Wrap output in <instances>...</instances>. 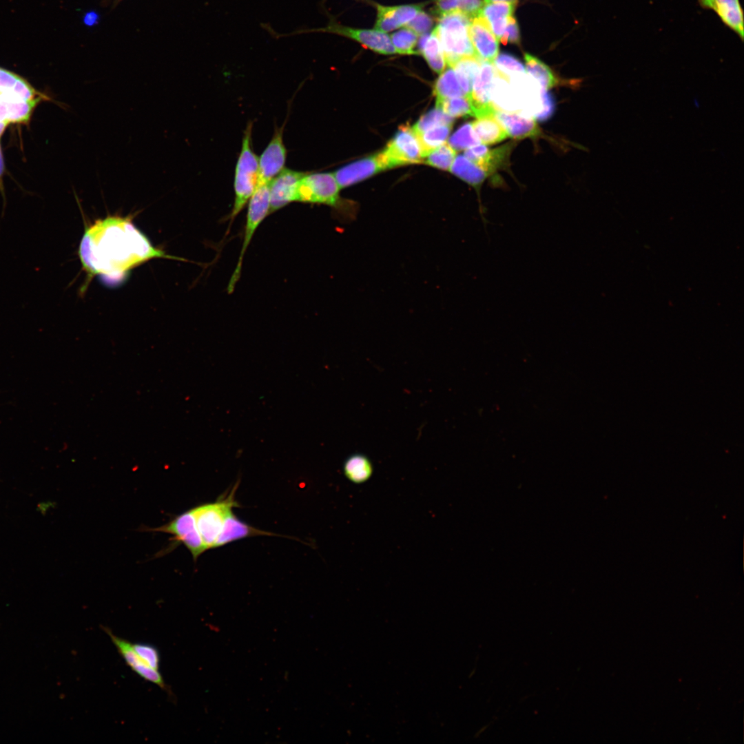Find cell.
<instances>
[{
	"mask_svg": "<svg viewBox=\"0 0 744 744\" xmlns=\"http://www.w3.org/2000/svg\"><path fill=\"white\" fill-rule=\"evenodd\" d=\"M131 218L107 216L87 227L79 256L87 276L121 280L127 271L154 258H174L154 247Z\"/></svg>",
	"mask_w": 744,
	"mask_h": 744,
	"instance_id": "obj_1",
	"label": "cell"
},
{
	"mask_svg": "<svg viewBox=\"0 0 744 744\" xmlns=\"http://www.w3.org/2000/svg\"><path fill=\"white\" fill-rule=\"evenodd\" d=\"M340 189L333 174L307 172L298 183L295 201L326 205L342 218L352 220L357 214L355 205L340 198Z\"/></svg>",
	"mask_w": 744,
	"mask_h": 744,
	"instance_id": "obj_2",
	"label": "cell"
},
{
	"mask_svg": "<svg viewBox=\"0 0 744 744\" xmlns=\"http://www.w3.org/2000/svg\"><path fill=\"white\" fill-rule=\"evenodd\" d=\"M252 122H249L244 130L241 150L236 163L234 174L235 198L229 215L231 223L254 193L258 181V157L252 149Z\"/></svg>",
	"mask_w": 744,
	"mask_h": 744,
	"instance_id": "obj_3",
	"label": "cell"
},
{
	"mask_svg": "<svg viewBox=\"0 0 744 744\" xmlns=\"http://www.w3.org/2000/svg\"><path fill=\"white\" fill-rule=\"evenodd\" d=\"M471 22V19L459 11L438 19L435 29L449 67L463 57L475 56L469 37Z\"/></svg>",
	"mask_w": 744,
	"mask_h": 744,
	"instance_id": "obj_4",
	"label": "cell"
},
{
	"mask_svg": "<svg viewBox=\"0 0 744 744\" xmlns=\"http://www.w3.org/2000/svg\"><path fill=\"white\" fill-rule=\"evenodd\" d=\"M236 487L235 485L229 494L220 497L214 502L192 508L198 533L207 550L214 548L228 510L238 506L234 499Z\"/></svg>",
	"mask_w": 744,
	"mask_h": 744,
	"instance_id": "obj_5",
	"label": "cell"
},
{
	"mask_svg": "<svg viewBox=\"0 0 744 744\" xmlns=\"http://www.w3.org/2000/svg\"><path fill=\"white\" fill-rule=\"evenodd\" d=\"M327 26L320 28L299 29L289 34L275 35V37L304 34L309 32H327L340 35L352 39L375 52L382 54H395L389 36L375 29L353 28L338 23L331 16Z\"/></svg>",
	"mask_w": 744,
	"mask_h": 744,
	"instance_id": "obj_6",
	"label": "cell"
},
{
	"mask_svg": "<svg viewBox=\"0 0 744 744\" xmlns=\"http://www.w3.org/2000/svg\"><path fill=\"white\" fill-rule=\"evenodd\" d=\"M269 184L270 183H258L254 193L248 201L242 245L236 267L228 284L227 292L229 293L233 292L240 276L243 258L256 230L266 216L270 214Z\"/></svg>",
	"mask_w": 744,
	"mask_h": 744,
	"instance_id": "obj_7",
	"label": "cell"
},
{
	"mask_svg": "<svg viewBox=\"0 0 744 744\" xmlns=\"http://www.w3.org/2000/svg\"><path fill=\"white\" fill-rule=\"evenodd\" d=\"M381 154L388 169L424 161L419 139L409 125L399 129Z\"/></svg>",
	"mask_w": 744,
	"mask_h": 744,
	"instance_id": "obj_8",
	"label": "cell"
},
{
	"mask_svg": "<svg viewBox=\"0 0 744 744\" xmlns=\"http://www.w3.org/2000/svg\"><path fill=\"white\" fill-rule=\"evenodd\" d=\"M147 530L172 535L174 540L181 543L187 548L195 561L207 550L198 533L192 508L160 527L148 528Z\"/></svg>",
	"mask_w": 744,
	"mask_h": 744,
	"instance_id": "obj_9",
	"label": "cell"
},
{
	"mask_svg": "<svg viewBox=\"0 0 744 744\" xmlns=\"http://www.w3.org/2000/svg\"><path fill=\"white\" fill-rule=\"evenodd\" d=\"M496 75L493 63L482 61L468 98L471 104L473 116H495L497 109L493 104L491 93Z\"/></svg>",
	"mask_w": 744,
	"mask_h": 744,
	"instance_id": "obj_10",
	"label": "cell"
},
{
	"mask_svg": "<svg viewBox=\"0 0 744 744\" xmlns=\"http://www.w3.org/2000/svg\"><path fill=\"white\" fill-rule=\"evenodd\" d=\"M284 127L275 129L273 135L258 157V183H269L285 167L287 149L283 141Z\"/></svg>",
	"mask_w": 744,
	"mask_h": 744,
	"instance_id": "obj_11",
	"label": "cell"
},
{
	"mask_svg": "<svg viewBox=\"0 0 744 744\" xmlns=\"http://www.w3.org/2000/svg\"><path fill=\"white\" fill-rule=\"evenodd\" d=\"M469 37L475 56L493 63L499 53V40L484 19L477 17L471 20Z\"/></svg>",
	"mask_w": 744,
	"mask_h": 744,
	"instance_id": "obj_12",
	"label": "cell"
},
{
	"mask_svg": "<svg viewBox=\"0 0 744 744\" xmlns=\"http://www.w3.org/2000/svg\"><path fill=\"white\" fill-rule=\"evenodd\" d=\"M306 173L285 167L271 181L270 214L295 201L298 183Z\"/></svg>",
	"mask_w": 744,
	"mask_h": 744,
	"instance_id": "obj_13",
	"label": "cell"
},
{
	"mask_svg": "<svg viewBox=\"0 0 744 744\" xmlns=\"http://www.w3.org/2000/svg\"><path fill=\"white\" fill-rule=\"evenodd\" d=\"M386 169L385 162L380 152L376 155L346 165L337 170L333 175L340 189H343Z\"/></svg>",
	"mask_w": 744,
	"mask_h": 744,
	"instance_id": "obj_14",
	"label": "cell"
},
{
	"mask_svg": "<svg viewBox=\"0 0 744 744\" xmlns=\"http://www.w3.org/2000/svg\"><path fill=\"white\" fill-rule=\"evenodd\" d=\"M104 630L109 635L121 655L133 671L146 681L152 682L161 688L163 690L168 691L167 685L158 670L153 669L146 663L136 653L130 642L114 635L112 631L107 628H104Z\"/></svg>",
	"mask_w": 744,
	"mask_h": 744,
	"instance_id": "obj_15",
	"label": "cell"
},
{
	"mask_svg": "<svg viewBox=\"0 0 744 744\" xmlns=\"http://www.w3.org/2000/svg\"><path fill=\"white\" fill-rule=\"evenodd\" d=\"M703 9L714 12L721 21L743 40V10L739 0H698Z\"/></svg>",
	"mask_w": 744,
	"mask_h": 744,
	"instance_id": "obj_16",
	"label": "cell"
},
{
	"mask_svg": "<svg viewBox=\"0 0 744 744\" xmlns=\"http://www.w3.org/2000/svg\"><path fill=\"white\" fill-rule=\"evenodd\" d=\"M256 535H275L271 533L254 528L239 519L230 509L227 513L222 529L214 548L223 546L230 542Z\"/></svg>",
	"mask_w": 744,
	"mask_h": 744,
	"instance_id": "obj_17",
	"label": "cell"
},
{
	"mask_svg": "<svg viewBox=\"0 0 744 744\" xmlns=\"http://www.w3.org/2000/svg\"><path fill=\"white\" fill-rule=\"evenodd\" d=\"M495 116L504 128L508 136L514 138L535 137L540 134L537 123L531 116L499 110H496Z\"/></svg>",
	"mask_w": 744,
	"mask_h": 744,
	"instance_id": "obj_18",
	"label": "cell"
},
{
	"mask_svg": "<svg viewBox=\"0 0 744 744\" xmlns=\"http://www.w3.org/2000/svg\"><path fill=\"white\" fill-rule=\"evenodd\" d=\"M517 5V1H497L484 4L478 17L484 19L498 40L506 29L508 21Z\"/></svg>",
	"mask_w": 744,
	"mask_h": 744,
	"instance_id": "obj_19",
	"label": "cell"
},
{
	"mask_svg": "<svg viewBox=\"0 0 744 744\" xmlns=\"http://www.w3.org/2000/svg\"><path fill=\"white\" fill-rule=\"evenodd\" d=\"M417 43L419 54L423 56L433 71L442 73L445 70L446 62L435 29L429 34L422 35Z\"/></svg>",
	"mask_w": 744,
	"mask_h": 744,
	"instance_id": "obj_20",
	"label": "cell"
},
{
	"mask_svg": "<svg viewBox=\"0 0 744 744\" xmlns=\"http://www.w3.org/2000/svg\"><path fill=\"white\" fill-rule=\"evenodd\" d=\"M471 124L480 143L483 144H495L504 141L508 136L506 130L495 116L477 118Z\"/></svg>",
	"mask_w": 744,
	"mask_h": 744,
	"instance_id": "obj_21",
	"label": "cell"
},
{
	"mask_svg": "<svg viewBox=\"0 0 744 744\" xmlns=\"http://www.w3.org/2000/svg\"><path fill=\"white\" fill-rule=\"evenodd\" d=\"M453 174L474 187L478 192L487 174L464 155L456 156L450 169Z\"/></svg>",
	"mask_w": 744,
	"mask_h": 744,
	"instance_id": "obj_22",
	"label": "cell"
},
{
	"mask_svg": "<svg viewBox=\"0 0 744 744\" xmlns=\"http://www.w3.org/2000/svg\"><path fill=\"white\" fill-rule=\"evenodd\" d=\"M373 471V464L369 458L361 453L348 457L343 465L344 475L355 484H362L367 481L372 475Z\"/></svg>",
	"mask_w": 744,
	"mask_h": 744,
	"instance_id": "obj_23",
	"label": "cell"
},
{
	"mask_svg": "<svg viewBox=\"0 0 744 744\" xmlns=\"http://www.w3.org/2000/svg\"><path fill=\"white\" fill-rule=\"evenodd\" d=\"M526 70L541 88L549 90L558 83L557 78L552 70L542 61L530 53H524Z\"/></svg>",
	"mask_w": 744,
	"mask_h": 744,
	"instance_id": "obj_24",
	"label": "cell"
},
{
	"mask_svg": "<svg viewBox=\"0 0 744 744\" xmlns=\"http://www.w3.org/2000/svg\"><path fill=\"white\" fill-rule=\"evenodd\" d=\"M436 101L445 99L466 96L455 70L449 67L443 71L434 86Z\"/></svg>",
	"mask_w": 744,
	"mask_h": 744,
	"instance_id": "obj_25",
	"label": "cell"
},
{
	"mask_svg": "<svg viewBox=\"0 0 744 744\" xmlns=\"http://www.w3.org/2000/svg\"><path fill=\"white\" fill-rule=\"evenodd\" d=\"M482 61L475 56H466L459 59L452 66L455 72L466 97L469 98L474 79Z\"/></svg>",
	"mask_w": 744,
	"mask_h": 744,
	"instance_id": "obj_26",
	"label": "cell"
},
{
	"mask_svg": "<svg viewBox=\"0 0 744 744\" xmlns=\"http://www.w3.org/2000/svg\"><path fill=\"white\" fill-rule=\"evenodd\" d=\"M451 127L452 124H440L420 134L415 133L421 145L424 158L429 152L445 143Z\"/></svg>",
	"mask_w": 744,
	"mask_h": 744,
	"instance_id": "obj_27",
	"label": "cell"
},
{
	"mask_svg": "<svg viewBox=\"0 0 744 744\" xmlns=\"http://www.w3.org/2000/svg\"><path fill=\"white\" fill-rule=\"evenodd\" d=\"M494 65L497 75L506 81L526 74L524 64L517 57L509 53L498 54L494 61Z\"/></svg>",
	"mask_w": 744,
	"mask_h": 744,
	"instance_id": "obj_28",
	"label": "cell"
},
{
	"mask_svg": "<svg viewBox=\"0 0 744 744\" xmlns=\"http://www.w3.org/2000/svg\"><path fill=\"white\" fill-rule=\"evenodd\" d=\"M418 34L410 28H403L393 33L390 39L396 53L400 54H418L415 48L418 42Z\"/></svg>",
	"mask_w": 744,
	"mask_h": 744,
	"instance_id": "obj_29",
	"label": "cell"
},
{
	"mask_svg": "<svg viewBox=\"0 0 744 744\" xmlns=\"http://www.w3.org/2000/svg\"><path fill=\"white\" fill-rule=\"evenodd\" d=\"M456 151L448 144L442 145L429 152L423 162L444 170H449L455 158Z\"/></svg>",
	"mask_w": 744,
	"mask_h": 744,
	"instance_id": "obj_30",
	"label": "cell"
},
{
	"mask_svg": "<svg viewBox=\"0 0 744 744\" xmlns=\"http://www.w3.org/2000/svg\"><path fill=\"white\" fill-rule=\"evenodd\" d=\"M39 101L40 100L4 101L7 107L8 121L9 123H22L27 121L30 117L34 107L39 102Z\"/></svg>",
	"mask_w": 744,
	"mask_h": 744,
	"instance_id": "obj_31",
	"label": "cell"
},
{
	"mask_svg": "<svg viewBox=\"0 0 744 744\" xmlns=\"http://www.w3.org/2000/svg\"><path fill=\"white\" fill-rule=\"evenodd\" d=\"M436 107L452 118L473 116L471 102L466 96L445 99L436 101Z\"/></svg>",
	"mask_w": 744,
	"mask_h": 744,
	"instance_id": "obj_32",
	"label": "cell"
},
{
	"mask_svg": "<svg viewBox=\"0 0 744 744\" xmlns=\"http://www.w3.org/2000/svg\"><path fill=\"white\" fill-rule=\"evenodd\" d=\"M376 8L375 30L386 33L400 28L397 18L396 6H388L374 3Z\"/></svg>",
	"mask_w": 744,
	"mask_h": 744,
	"instance_id": "obj_33",
	"label": "cell"
},
{
	"mask_svg": "<svg viewBox=\"0 0 744 744\" xmlns=\"http://www.w3.org/2000/svg\"><path fill=\"white\" fill-rule=\"evenodd\" d=\"M472 124L466 123L462 125L450 138L448 144L455 150L466 149L479 144Z\"/></svg>",
	"mask_w": 744,
	"mask_h": 744,
	"instance_id": "obj_34",
	"label": "cell"
},
{
	"mask_svg": "<svg viewBox=\"0 0 744 744\" xmlns=\"http://www.w3.org/2000/svg\"><path fill=\"white\" fill-rule=\"evenodd\" d=\"M453 118L437 107L424 114L412 127L416 134L440 124H453Z\"/></svg>",
	"mask_w": 744,
	"mask_h": 744,
	"instance_id": "obj_35",
	"label": "cell"
},
{
	"mask_svg": "<svg viewBox=\"0 0 744 744\" xmlns=\"http://www.w3.org/2000/svg\"><path fill=\"white\" fill-rule=\"evenodd\" d=\"M512 144H508L490 150L488 157L484 168L487 175L493 174L497 169L502 167L507 162Z\"/></svg>",
	"mask_w": 744,
	"mask_h": 744,
	"instance_id": "obj_36",
	"label": "cell"
},
{
	"mask_svg": "<svg viewBox=\"0 0 744 744\" xmlns=\"http://www.w3.org/2000/svg\"><path fill=\"white\" fill-rule=\"evenodd\" d=\"M136 653L151 668L158 670L160 654L158 650L152 645L136 643H132Z\"/></svg>",
	"mask_w": 744,
	"mask_h": 744,
	"instance_id": "obj_37",
	"label": "cell"
},
{
	"mask_svg": "<svg viewBox=\"0 0 744 744\" xmlns=\"http://www.w3.org/2000/svg\"><path fill=\"white\" fill-rule=\"evenodd\" d=\"M432 17L424 12L420 11L415 18L405 26L413 30L418 35L428 33L433 25Z\"/></svg>",
	"mask_w": 744,
	"mask_h": 744,
	"instance_id": "obj_38",
	"label": "cell"
},
{
	"mask_svg": "<svg viewBox=\"0 0 744 744\" xmlns=\"http://www.w3.org/2000/svg\"><path fill=\"white\" fill-rule=\"evenodd\" d=\"M502 44L507 43L519 45L521 44V34L519 24L515 17H510L506 29L500 39Z\"/></svg>",
	"mask_w": 744,
	"mask_h": 744,
	"instance_id": "obj_39",
	"label": "cell"
},
{
	"mask_svg": "<svg viewBox=\"0 0 744 744\" xmlns=\"http://www.w3.org/2000/svg\"><path fill=\"white\" fill-rule=\"evenodd\" d=\"M489 152L486 146L478 144L466 149L464 156L484 170Z\"/></svg>",
	"mask_w": 744,
	"mask_h": 744,
	"instance_id": "obj_40",
	"label": "cell"
},
{
	"mask_svg": "<svg viewBox=\"0 0 744 744\" xmlns=\"http://www.w3.org/2000/svg\"><path fill=\"white\" fill-rule=\"evenodd\" d=\"M456 11H459V0H435L432 8V13L438 19Z\"/></svg>",
	"mask_w": 744,
	"mask_h": 744,
	"instance_id": "obj_41",
	"label": "cell"
},
{
	"mask_svg": "<svg viewBox=\"0 0 744 744\" xmlns=\"http://www.w3.org/2000/svg\"><path fill=\"white\" fill-rule=\"evenodd\" d=\"M483 6V0H459V11L471 20L478 17Z\"/></svg>",
	"mask_w": 744,
	"mask_h": 744,
	"instance_id": "obj_42",
	"label": "cell"
},
{
	"mask_svg": "<svg viewBox=\"0 0 744 744\" xmlns=\"http://www.w3.org/2000/svg\"><path fill=\"white\" fill-rule=\"evenodd\" d=\"M541 96L542 107L535 117L539 121H543L550 118L552 114L555 110V101L546 90L541 88Z\"/></svg>",
	"mask_w": 744,
	"mask_h": 744,
	"instance_id": "obj_43",
	"label": "cell"
},
{
	"mask_svg": "<svg viewBox=\"0 0 744 744\" xmlns=\"http://www.w3.org/2000/svg\"><path fill=\"white\" fill-rule=\"evenodd\" d=\"M19 77L11 72L0 68V94L10 92Z\"/></svg>",
	"mask_w": 744,
	"mask_h": 744,
	"instance_id": "obj_44",
	"label": "cell"
},
{
	"mask_svg": "<svg viewBox=\"0 0 744 744\" xmlns=\"http://www.w3.org/2000/svg\"><path fill=\"white\" fill-rule=\"evenodd\" d=\"M3 172H4V163H3V155H2L1 145H0V192H1V194L3 196V199H5L4 189H3Z\"/></svg>",
	"mask_w": 744,
	"mask_h": 744,
	"instance_id": "obj_45",
	"label": "cell"
},
{
	"mask_svg": "<svg viewBox=\"0 0 744 744\" xmlns=\"http://www.w3.org/2000/svg\"><path fill=\"white\" fill-rule=\"evenodd\" d=\"M7 118L8 112L6 103L0 95V121H8Z\"/></svg>",
	"mask_w": 744,
	"mask_h": 744,
	"instance_id": "obj_46",
	"label": "cell"
},
{
	"mask_svg": "<svg viewBox=\"0 0 744 744\" xmlns=\"http://www.w3.org/2000/svg\"><path fill=\"white\" fill-rule=\"evenodd\" d=\"M8 121H0V136H1L3 132H4V130H5L6 127V126L8 125Z\"/></svg>",
	"mask_w": 744,
	"mask_h": 744,
	"instance_id": "obj_47",
	"label": "cell"
},
{
	"mask_svg": "<svg viewBox=\"0 0 744 744\" xmlns=\"http://www.w3.org/2000/svg\"><path fill=\"white\" fill-rule=\"evenodd\" d=\"M514 1H517V0H483V2H484V4H486V3H491V2Z\"/></svg>",
	"mask_w": 744,
	"mask_h": 744,
	"instance_id": "obj_48",
	"label": "cell"
}]
</instances>
